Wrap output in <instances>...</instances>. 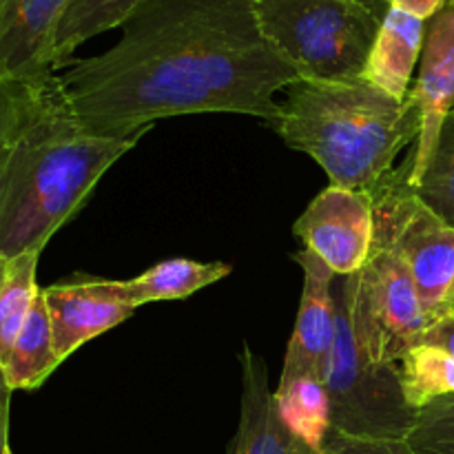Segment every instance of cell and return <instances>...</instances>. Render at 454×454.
<instances>
[{"label":"cell","mask_w":454,"mask_h":454,"mask_svg":"<svg viewBox=\"0 0 454 454\" xmlns=\"http://www.w3.org/2000/svg\"><path fill=\"white\" fill-rule=\"evenodd\" d=\"M142 0H71L53 35V69L69 67L80 44L122 27Z\"/></svg>","instance_id":"cell-18"},{"label":"cell","mask_w":454,"mask_h":454,"mask_svg":"<svg viewBox=\"0 0 454 454\" xmlns=\"http://www.w3.org/2000/svg\"><path fill=\"white\" fill-rule=\"evenodd\" d=\"M239 359H242V408H239L238 433L229 454H319L297 439L279 417L264 359L253 353L248 344H244Z\"/></svg>","instance_id":"cell-13"},{"label":"cell","mask_w":454,"mask_h":454,"mask_svg":"<svg viewBox=\"0 0 454 454\" xmlns=\"http://www.w3.org/2000/svg\"><path fill=\"white\" fill-rule=\"evenodd\" d=\"M406 442L415 454H454V395L421 408Z\"/></svg>","instance_id":"cell-23"},{"label":"cell","mask_w":454,"mask_h":454,"mask_svg":"<svg viewBox=\"0 0 454 454\" xmlns=\"http://www.w3.org/2000/svg\"><path fill=\"white\" fill-rule=\"evenodd\" d=\"M40 253H22V255H0V364H7L16 344L18 333L22 331L38 297L40 286L35 282Z\"/></svg>","instance_id":"cell-19"},{"label":"cell","mask_w":454,"mask_h":454,"mask_svg":"<svg viewBox=\"0 0 454 454\" xmlns=\"http://www.w3.org/2000/svg\"><path fill=\"white\" fill-rule=\"evenodd\" d=\"M295 235L337 278L359 273L375 238L371 193L326 186L295 222Z\"/></svg>","instance_id":"cell-8"},{"label":"cell","mask_w":454,"mask_h":454,"mask_svg":"<svg viewBox=\"0 0 454 454\" xmlns=\"http://www.w3.org/2000/svg\"><path fill=\"white\" fill-rule=\"evenodd\" d=\"M53 344L51 319L44 304L43 288L31 306L22 331L18 333L12 355L4 364V375L13 390H35L60 366Z\"/></svg>","instance_id":"cell-16"},{"label":"cell","mask_w":454,"mask_h":454,"mask_svg":"<svg viewBox=\"0 0 454 454\" xmlns=\"http://www.w3.org/2000/svg\"><path fill=\"white\" fill-rule=\"evenodd\" d=\"M403 397L415 411L454 395V357L433 346L417 344L397 362Z\"/></svg>","instance_id":"cell-20"},{"label":"cell","mask_w":454,"mask_h":454,"mask_svg":"<svg viewBox=\"0 0 454 454\" xmlns=\"http://www.w3.org/2000/svg\"><path fill=\"white\" fill-rule=\"evenodd\" d=\"M71 0H0V78L49 82L53 35Z\"/></svg>","instance_id":"cell-10"},{"label":"cell","mask_w":454,"mask_h":454,"mask_svg":"<svg viewBox=\"0 0 454 454\" xmlns=\"http://www.w3.org/2000/svg\"><path fill=\"white\" fill-rule=\"evenodd\" d=\"M257 22L275 51L313 82L364 80L381 20L350 0H255Z\"/></svg>","instance_id":"cell-4"},{"label":"cell","mask_w":454,"mask_h":454,"mask_svg":"<svg viewBox=\"0 0 454 454\" xmlns=\"http://www.w3.org/2000/svg\"><path fill=\"white\" fill-rule=\"evenodd\" d=\"M105 53L58 74L75 120L127 140L158 120L242 114L275 124V96L300 82L262 34L255 0H142Z\"/></svg>","instance_id":"cell-1"},{"label":"cell","mask_w":454,"mask_h":454,"mask_svg":"<svg viewBox=\"0 0 454 454\" xmlns=\"http://www.w3.org/2000/svg\"><path fill=\"white\" fill-rule=\"evenodd\" d=\"M43 297L60 362L136 313L133 306L115 295L111 279L87 278L82 282L53 284L43 288Z\"/></svg>","instance_id":"cell-12"},{"label":"cell","mask_w":454,"mask_h":454,"mask_svg":"<svg viewBox=\"0 0 454 454\" xmlns=\"http://www.w3.org/2000/svg\"><path fill=\"white\" fill-rule=\"evenodd\" d=\"M304 273L300 310L295 328L286 346L282 377L310 375L322 380L333 340H335L337 309H335V278L337 275L310 251L297 253ZM324 381V380H322Z\"/></svg>","instance_id":"cell-11"},{"label":"cell","mask_w":454,"mask_h":454,"mask_svg":"<svg viewBox=\"0 0 454 454\" xmlns=\"http://www.w3.org/2000/svg\"><path fill=\"white\" fill-rule=\"evenodd\" d=\"M388 7L403 9V12L412 13L417 18H424L430 20L433 16H437L443 7L448 4V0H384Z\"/></svg>","instance_id":"cell-27"},{"label":"cell","mask_w":454,"mask_h":454,"mask_svg":"<svg viewBox=\"0 0 454 454\" xmlns=\"http://www.w3.org/2000/svg\"><path fill=\"white\" fill-rule=\"evenodd\" d=\"M348 278L350 309L364 346L377 362L397 364L428 328L408 266L393 239L375 226L371 257Z\"/></svg>","instance_id":"cell-7"},{"label":"cell","mask_w":454,"mask_h":454,"mask_svg":"<svg viewBox=\"0 0 454 454\" xmlns=\"http://www.w3.org/2000/svg\"><path fill=\"white\" fill-rule=\"evenodd\" d=\"M13 388L9 386L4 366L0 364V454H12L9 450V403H12Z\"/></svg>","instance_id":"cell-26"},{"label":"cell","mask_w":454,"mask_h":454,"mask_svg":"<svg viewBox=\"0 0 454 454\" xmlns=\"http://www.w3.org/2000/svg\"><path fill=\"white\" fill-rule=\"evenodd\" d=\"M145 133L127 140L87 133L56 78L38 114L0 151V255L43 253Z\"/></svg>","instance_id":"cell-2"},{"label":"cell","mask_w":454,"mask_h":454,"mask_svg":"<svg viewBox=\"0 0 454 454\" xmlns=\"http://www.w3.org/2000/svg\"><path fill=\"white\" fill-rule=\"evenodd\" d=\"M275 406L286 428L297 439L322 452L326 434L331 433V399L319 377H279L275 390Z\"/></svg>","instance_id":"cell-17"},{"label":"cell","mask_w":454,"mask_h":454,"mask_svg":"<svg viewBox=\"0 0 454 454\" xmlns=\"http://www.w3.org/2000/svg\"><path fill=\"white\" fill-rule=\"evenodd\" d=\"M335 340L322 375L331 428L353 437L406 439L419 411L403 397L397 364L377 362L364 346L350 309L348 278H335Z\"/></svg>","instance_id":"cell-5"},{"label":"cell","mask_w":454,"mask_h":454,"mask_svg":"<svg viewBox=\"0 0 454 454\" xmlns=\"http://www.w3.org/2000/svg\"><path fill=\"white\" fill-rule=\"evenodd\" d=\"M231 275V266L224 262H195L176 257L151 266L133 279H111V288L124 304L140 309L151 301L184 300L200 288L211 286Z\"/></svg>","instance_id":"cell-15"},{"label":"cell","mask_w":454,"mask_h":454,"mask_svg":"<svg viewBox=\"0 0 454 454\" xmlns=\"http://www.w3.org/2000/svg\"><path fill=\"white\" fill-rule=\"evenodd\" d=\"M428 20L390 7L377 31L364 80L397 100H406L421 60Z\"/></svg>","instance_id":"cell-14"},{"label":"cell","mask_w":454,"mask_h":454,"mask_svg":"<svg viewBox=\"0 0 454 454\" xmlns=\"http://www.w3.org/2000/svg\"><path fill=\"white\" fill-rule=\"evenodd\" d=\"M419 344L433 346V348L443 350V353L452 355L454 357V309L450 313L443 315L442 319H437V322L430 324V326L426 328Z\"/></svg>","instance_id":"cell-25"},{"label":"cell","mask_w":454,"mask_h":454,"mask_svg":"<svg viewBox=\"0 0 454 454\" xmlns=\"http://www.w3.org/2000/svg\"><path fill=\"white\" fill-rule=\"evenodd\" d=\"M411 98L419 109L421 122L415 151L403 167L412 189L424 177L437 149L443 122L454 109V0H448L446 7L428 20Z\"/></svg>","instance_id":"cell-9"},{"label":"cell","mask_w":454,"mask_h":454,"mask_svg":"<svg viewBox=\"0 0 454 454\" xmlns=\"http://www.w3.org/2000/svg\"><path fill=\"white\" fill-rule=\"evenodd\" d=\"M350 3H357V4H362V7H366L368 12H372L375 13L377 18H380V20H384V16H386V12H388V4L384 3V0H350Z\"/></svg>","instance_id":"cell-28"},{"label":"cell","mask_w":454,"mask_h":454,"mask_svg":"<svg viewBox=\"0 0 454 454\" xmlns=\"http://www.w3.org/2000/svg\"><path fill=\"white\" fill-rule=\"evenodd\" d=\"M58 74L49 82L0 78V151L29 124L47 100Z\"/></svg>","instance_id":"cell-22"},{"label":"cell","mask_w":454,"mask_h":454,"mask_svg":"<svg viewBox=\"0 0 454 454\" xmlns=\"http://www.w3.org/2000/svg\"><path fill=\"white\" fill-rule=\"evenodd\" d=\"M319 454H415L406 439L353 437L331 428Z\"/></svg>","instance_id":"cell-24"},{"label":"cell","mask_w":454,"mask_h":454,"mask_svg":"<svg viewBox=\"0 0 454 454\" xmlns=\"http://www.w3.org/2000/svg\"><path fill=\"white\" fill-rule=\"evenodd\" d=\"M371 198L375 226L402 253L430 326L454 309V226L411 189L403 167L390 173Z\"/></svg>","instance_id":"cell-6"},{"label":"cell","mask_w":454,"mask_h":454,"mask_svg":"<svg viewBox=\"0 0 454 454\" xmlns=\"http://www.w3.org/2000/svg\"><path fill=\"white\" fill-rule=\"evenodd\" d=\"M417 195L454 226V109L443 122L437 149L419 184L412 186Z\"/></svg>","instance_id":"cell-21"},{"label":"cell","mask_w":454,"mask_h":454,"mask_svg":"<svg viewBox=\"0 0 454 454\" xmlns=\"http://www.w3.org/2000/svg\"><path fill=\"white\" fill-rule=\"evenodd\" d=\"M273 124L293 149L310 155L331 184L372 193L395 171L399 153L419 137V109L366 80L313 82L286 89Z\"/></svg>","instance_id":"cell-3"}]
</instances>
